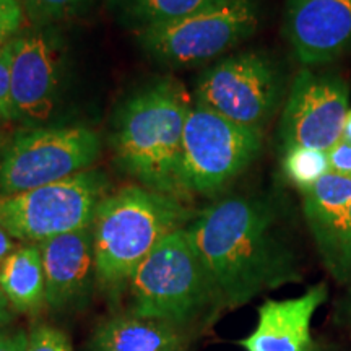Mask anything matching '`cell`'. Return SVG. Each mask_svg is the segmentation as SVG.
Returning a JSON list of instances; mask_svg holds the SVG:
<instances>
[{
  "instance_id": "obj_1",
  "label": "cell",
  "mask_w": 351,
  "mask_h": 351,
  "mask_svg": "<svg viewBox=\"0 0 351 351\" xmlns=\"http://www.w3.org/2000/svg\"><path fill=\"white\" fill-rule=\"evenodd\" d=\"M187 230L208 275L218 313L301 282L296 254L269 200L226 197L202 210Z\"/></svg>"
},
{
  "instance_id": "obj_2",
  "label": "cell",
  "mask_w": 351,
  "mask_h": 351,
  "mask_svg": "<svg viewBox=\"0 0 351 351\" xmlns=\"http://www.w3.org/2000/svg\"><path fill=\"white\" fill-rule=\"evenodd\" d=\"M194 99L176 78H160L117 109L111 145L121 169L140 186L186 200L181 186L182 135Z\"/></svg>"
},
{
  "instance_id": "obj_3",
  "label": "cell",
  "mask_w": 351,
  "mask_h": 351,
  "mask_svg": "<svg viewBox=\"0 0 351 351\" xmlns=\"http://www.w3.org/2000/svg\"><path fill=\"white\" fill-rule=\"evenodd\" d=\"M192 219L184 200L140 184L108 194L91 223L98 287L121 295L153 249Z\"/></svg>"
},
{
  "instance_id": "obj_4",
  "label": "cell",
  "mask_w": 351,
  "mask_h": 351,
  "mask_svg": "<svg viewBox=\"0 0 351 351\" xmlns=\"http://www.w3.org/2000/svg\"><path fill=\"white\" fill-rule=\"evenodd\" d=\"M129 313L184 333L218 314L208 275L187 228L171 232L140 263L129 283Z\"/></svg>"
},
{
  "instance_id": "obj_5",
  "label": "cell",
  "mask_w": 351,
  "mask_h": 351,
  "mask_svg": "<svg viewBox=\"0 0 351 351\" xmlns=\"http://www.w3.org/2000/svg\"><path fill=\"white\" fill-rule=\"evenodd\" d=\"M99 155V135L86 125H44L16 132L0 158V197L72 178L90 169Z\"/></svg>"
},
{
  "instance_id": "obj_6",
  "label": "cell",
  "mask_w": 351,
  "mask_h": 351,
  "mask_svg": "<svg viewBox=\"0 0 351 351\" xmlns=\"http://www.w3.org/2000/svg\"><path fill=\"white\" fill-rule=\"evenodd\" d=\"M258 8L254 0H217L208 7L166 25L140 29L138 44L166 67L204 64L256 33Z\"/></svg>"
},
{
  "instance_id": "obj_7",
  "label": "cell",
  "mask_w": 351,
  "mask_h": 351,
  "mask_svg": "<svg viewBox=\"0 0 351 351\" xmlns=\"http://www.w3.org/2000/svg\"><path fill=\"white\" fill-rule=\"evenodd\" d=\"M106 195V176L86 169L64 181L0 197V228L15 241L41 244L91 226L96 208Z\"/></svg>"
},
{
  "instance_id": "obj_8",
  "label": "cell",
  "mask_w": 351,
  "mask_h": 351,
  "mask_svg": "<svg viewBox=\"0 0 351 351\" xmlns=\"http://www.w3.org/2000/svg\"><path fill=\"white\" fill-rule=\"evenodd\" d=\"M262 132L192 104L182 135L181 186L187 197L219 194L252 165Z\"/></svg>"
},
{
  "instance_id": "obj_9",
  "label": "cell",
  "mask_w": 351,
  "mask_h": 351,
  "mask_svg": "<svg viewBox=\"0 0 351 351\" xmlns=\"http://www.w3.org/2000/svg\"><path fill=\"white\" fill-rule=\"evenodd\" d=\"M283 98V75L263 52H241L213 64L199 77L194 104L236 124L263 130Z\"/></svg>"
},
{
  "instance_id": "obj_10",
  "label": "cell",
  "mask_w": 351,
  "mask_h": 351,
  "mask_svg": "<svg viewBox=\"0 0 351 351\" xmlns=\"http://www.w3.org/2000/svg\"><path fill=\"white\" fill-rule=\"evenodd\" d=\"M350 85L335 73L304 69L293 82L280 121L283 148L306 147L328 152L343 135Z\"/></svg>"
},
{
  "instance_id": "obj_11",
  "label": "cell",
  "mask_w": 351,
  "mask_h": 351,
  "mask_svg": "<svg viewBox=\"0 0 351 351\" xmlns=\"http://www.w3.org/2000/svg\"><path fill=\"white\" fill-rule=\"evenodd\" d=\"M12 101L15 119L41 124L51 119L60 96L64 56L59 39L44 28L20 33L10 43Z\"/></svg>"
},
{
  "instance_id": "obj_12",
  "label": "cell",
  "mask_w": 351,
  "mask_h": 351,
  "mask_svg": "<svg viewBox=\"0 0 351 351\" xmlns=\"http://www.w3.org/2000/svg\"><path fill=\"white\" fill-rule=\"evenodd\" d=\"M283 33L306 67L351 51V0H287Z\"/></svg>"
},
{
  "instance_id": "obj_13",
  "label": "cell",
  "mask_w": 351,
  "mask_h": 351,
  "mask_svg": "<svg viewBox=\"0 0 351 351\" xmlns=\"http://www.w3.org/2000/svg\"><path fill=\"white\" fill-rule=\"evenodd\" d=\"M38 245L46 280V306L57 314L85 309L98 285L91 226Z\"/></svg>"
},
{
  "instance_id": "obj_14",
  "label": "cell",
  "mask_w": 351,
  "mask_h": 351,
  "mask_svg": "<svg viewBox=\"0 0 351 351\" xmlns=\"http://www.w3.org/2000/svg\"><path fill=\"white\" fill-rule=\"evenodd\" d=\"M328 298V287L320 282L301 296L267 300L258 307L257 326L239 340L245 351H309L313 348L311 324Z\"/></svg>"
},
{
  "instance_id": "obj_15",
  "label": "cell",
  "mask_w": 351,
  "mask_h": 351,
  "mask_svg": "<svg viewBox=\"0 0 351 351\" xmlns=\"http://www.w3.org/2000/svg\"><path fill=\"white\" fill-rule=\"evenodd\" d=\"M88 351H187V333L160 320L116 314L96 326Z\"/></svg>"
},
{
  "instance_id": "obj_16",
  "label": "cell",
  "mask_w": 351,
  "mask_h": 351,
  "mask_svg": "<svg viewBox=\"0 0 351 351\" xmlns=\"http://www.w3.org/2000/svg\"><path fill=\"white\" fill-rule=\"evenodd\" d=\"M0 288L12 309L34 315L46 306V280L38 244L16 247L0 263Z\"/></svg>"
},
{
  "instance_id": "obj_17",
  "label": "cell",
  "mask_w": 351,
  "mask_h": 351,
  "mask_svg": "<svg viewBox=\"0 0 351 351\" xmlns=\"http://www.w3.org/2000/svg\"><path fill=\"white\" fill-rule=\"evenodd\" d=\"M351 204V178L328 173L302 194V212L313 232L326 226Z\"/></svg>"
},
{
  "instance_id": "obj_18",
  "label": "cell",
  "mask_w": 351,
  "mask_h": 351,
  "mask_svg": "<svg viewBox=\"0 0 351 351\" xmlns=\"http://www.w3.org/2000/svg\"><path fill=\"white\" fill-rule=\"evenodd\" d=\"M327 270L339 282L351 280V204L330 223L311 232Z\"/></svg>"
},
{
  "instance_id": "obj_19",
  "label": "cell",
  "mask_w": 351,
  "mask_h": 351,
  "mask_svg": "<svg viewBox=\"0 0 351 351\" xmlns=\"http://www.w3.org/2000/svg\"><path fill=\"white\" fill-rule=\"evenodd\" d=\"M213 2L217 0H121V10L125 20L140 32L181 20Z\"/></svg>"
},
{
  "instance_id": "obj_20",
  "label": "cell",
  "mask_w": 351,
  "mask_h": 351,
  "mask_svg": "<svg viewBox=\"0 0 351 351\" xmlns=\"http://www.w3.org/2000/svg\"><path fill=\"white\" fill-rule=\"evenodd\" d=\"M282 171L285 179L304 194L328 171L327 152L306 147H289L282 150Z\"/></svg>"
},
{
  "instance_id": "obj_21",
  "label": "cell",
  "mask_w": 351,
  "mask_h": 351,
  "mask_svg": "<svg viewBox=\"0 0 351 351\" xmlns=\"http://www.w3.org/2000/svg\"><path fill=\"white\" fill-rule=\"evenodd\" d=\"M88 2L90 0H20L26 15L39 26L73 16Z\"/></svg>"
},
{
  "instance_id": "obj_22",
  "label": "cell",
  "mask_w": 351,
  "mask_h": 351,
  "mask_svg": "<svg viewBox=\"0 0 351 351\" xmlns=\"http://www.w3.org/2000/svg\"><path fill=\"white\" fill-rule=\"evenodd\" d=\"M26 351H73V348L67 333L47 324H39L28 333Z\"/></svg>"
},
{
  "instance_id": "obj_23",
  "label": "cell",
  "mask_w": 351,
  "mask_h": 351,
  "mask_svg": "<svg viewBox=\"0 0 351 351\" xmlns=\"http://www.w3.org/2000/svg\"><path fill=\"white\" fill-rule=\"evenodd\" d=\"M25 15L20 0H0V47L19 36Z\"/></svg>"
},
{
  "instance_id": "obj_24",
  "label": "cell",
  "mask_w": 351,
  "mask_h": 351,
  "mask_svg": "<svg viewBox=\"0 0 351 351\" xmlns=\"http://www.w3.org/2000/svg\"><path fill=\"white\" fill-rule=\"evenodd\" d=\"M15 119L12 101V73H10V44L0 47V124Z\"/></svg>"
},
{
  "instance_id": "obj_25",
  "label": "cell",
  "mask_w": 351,
  "mask_h": 351,
  "mask_svg": "<svg viewBox=\"0 0 351 351\" xmlns=\"http://www.w3.org/2000/svg\"><path fill=\"white\" fill-rule=\"evenodd\" d=\"M328 155V166L332 173H337L345 178H351V143L341 138L339 143H335Z\"/></svg>"
},
{
  "instance_id": "obj_26",
  "label": "cell",
  "mask_w": 351,
  "mask_h": 351,
  "mask_svg": "<svg viewBox=\"0 0 351 351\" xmlns=\"http://www.w3.org/2000/svg\"><path fill=\"white\" fill-rule=\"evenodd\" d=\"M26 348H28V333L25 330L0 332V351H26Z\"/></svg>"
},
{
  "instance_id": "obj_27",
  "label": "cell",
  "mask_w": 351,
  "mask_h": 351,
  "mask_svg": "<svg viewBox=\"0 0 351 351\" xmlns=\"http://www.w3.org/2000/svg\"><path fill=\"white\" fill-rule=\"evenodd\" d=\"M12 311L13 309H12L10 302L7 301V298L2 291V288H0V332L7 330V327L10 326V322L13 320Z\"/></svg>"
},
{
  "instance_id": "obj_28",
  "label": "cell",
  "mask_w": 351,
  "mask_h": 351,
  "mask_svg": "<svg viewBox=\"0 0 351 351\" xmlns=\"http://www.w3.org/2000/svg\"><path fill=\"white\" fill-rule=\"evenodd\" d=\"M15 249V239H13L5 230L0 228V263L5 261Z\"/></svg>"
},
{
  "instance_id": "obj_29",
  "label": "cell",
  "mask_w": 351,
  "mask_h": 351,
  "mask_svg": "<svg viewBox=\"0 0 351 351\" xmlns=\"http://www.w3.org/2000/svg\"><path fill=\"white\" fill-rule=\"evenodd\" d=\"M341 315L346 319V322H351V287H350L348 295H346L343 300V306H341Z\"/></svg>"
},
{
  "instance_id": "obj_30",
  "label": "cell",
  "mask_w": 351,
  "mask_h": 351,
  "mask_svg": "<svg viewBox=\"0 0 351 351\" xmlns=\"http://www.w3.org/2000/svg\"><path fill=\"white\" fill-rule=\"evenodd\" d=\"M341 138L351 143V109L348 111V114H346L345 125H343V135H341Z\"/></svg>"
},
{
  "instance_id": "obj_31",
  "label": "cell",
  "mask_w": 351,
  "mask_h": 351,
  "mask_svg": "<svg viewBox=\"0 0 351 351\" xmlns=\"http://www.w3.org/2000/svg\"><path fill=\"white\" fill-rule=\"evenodd\" d=\"M309 351H327V350H324V348H320V346H315V345H313V348H311Z\"/></svg>"
},
{
  "instance_id": "obj_32",
  "label": "cell",
  "mask_w": 351,
  "mask_h": 351,
  "mask_svg": "<svg viewBox=\"0 0 351 351\" xmlns=\"http://www.w3.org/2000/svg\"><path fill=\"white\" fill-rule=\"evenodd\" d=\"M0 148H2V137H0Z\"/></svg>"
}]
</instances>
